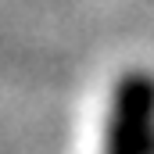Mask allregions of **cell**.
<instances>
[{"label":"cell","instance_id":"1","mask_svg":"<svg viewBox=\"0 0 154 154\" xmlns=\"http://www.w3.org/2000/svg\"><path fill=\"white\" fill-rule=\"evenodd\" d=\"M100 154H154V75L125 72L111 90Z\"/></svg>","mask_w":154,"mask_h":154}]
</instances>
